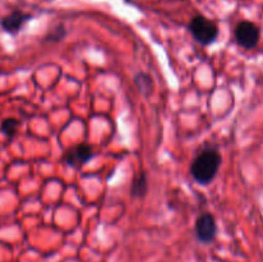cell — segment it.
<instances>
[{
  "label": "cell",
  "mask_w": 263,
  "mask_h": 262,
  "mask_svg": "<svg viewBox=\"0 0 263 262\" xmlns=\"http://www.w3.org/2000/svg\"><path fill=\"white\" fill-rule=\"evenodd\" d=\"M221 164H222V156L217 149H204L193 161L192 167H190V174L194 177L195 181L207 185L215 179Z\"/></svg>",
  "instance_id": "cell-1"
},
{
  "label": "cell",
  "mask_w": 263,
  "mask_h": 262,
  "mask_svg": "<svg viewBox=\"0 0 263 262\" xmlns=\"http://www.w3.org/2000/svg\"><path fill=\"white\" fill-rule=\"evenodd\" d=\"M187 28H189L193 38L202 45H210V44L215 43L216 39L218 38V33H220L218 26L204 15L193 17Z\"/></svg>",
  "instance_id": "cell-2"
},
{
  "label": "cell",
  "mask_w": 263,
  "mask_h": 262,
  "mask_svg": "<svg viewBox=\"0 0 263 262\" xmlns=\"http://www.w3.org/2000/svg\"><path fill=\"white\" fill-rule=\"evenodd\" d=\"M234 36H235L236 44L240 48L246 49V50H252L258 45L259 40H261V30L252 21H240L236 25Z\"/></svg>",
  "instance_id": "cell-3"
},
{
  "label": "cell",
  "mask_w": 263,
  "mask_h": 262,
  "mask_svg": "<svg viewBox=\"0 0 263 262\" xmlns=\"http://www.w3.org/2000/svg\"><path fill=\"white\" fill-rule=\"evenodd\" d=\"M217 235V223L212 213L205 212L198 217L195 222V236L203 244L212 243Z\"/></svg>",
  "instance_id": "cell-4"
},
{
  "label": "cell",
  "mask_w": 263,
  "mask_h": 262,
  "mask_svg": "<svg viewBox=\"0 0 263 262\" xmlns=\"http://www.w3.org/2000/svg\"><path fill=\"white\" fill-rule=\"evenodd\" d=\"M92 158V149L89 144H79L72 146L66 153V162L71 167H80Z\"/></svg>",
  "instance_id": "cell-5"
},
{
  "label": "cell",
  "mask_w": 263,
  "mask_h": 262,
  "mask_svg": "<svg viewBox=\"0 0 263 262\" xmlns=\"http://www.w3.org/2000/svg\"><path fill=\"white\" fill-rule=\"evenodd\" d=\"M31 20V15L27 13H23L21 10H13L10 14L5 15L2 21H0V26H2L3 30L8 33H14L20 32L21 28L23 27L27 21Z\"/></svg>",
  "instance_id": "cell-6"
},
{
  "label": "cell",
  "mask_w": 263,
  "mask_h": 262,
  "mask_svg": "<svg viewBox=\"0 0 263 262\" xmlns=\"http://www.w3.org/2000/svg\"><path fill=\"white\" fill-rule=\"evenodd\" d=\"M131 195L134 198H141L148 192V179L144 172H141L138 177H135L131 185Z\"/></svg>",
  "instance_id": "cell-7"
},
{
  "label": "cell",
  "mask_w": 263,
  "mask_h": 262,
  "mask_svg": "<svg viewBox=\"0 0 263 262\" xmlns=\"http://www.w3.org/2000/svg\"><path fill=\"white\" fill-rule=\"evenodd\" d=\"M135 85L138 86L139 91L144 95H149L153 91V81L149 74L140 72L135 76Z\"/></svg>",
  "instance_id": "cell-8"
},
{
  "label": "cell",
  "mask_w": 263,
  "mask_h": 262,
  "mask_svg": "<svg viewBox=\"0 0 263 262\" xmlns=\"http://www.w3.org/2000/svg\"><path fill=\"white\" fill-rule=\"evenodd\" d=\"M18 125H20V122H18V120H15V118H7V120L3 121L2 123V133L4 134L5 136H8V138H13V136L15 135V133H17V127Z\"/></svg>",
  "instance_id": "cell-9"
},
{
  "label": "cell",
  "mask_w": 263,
  "mask_h": 262,
  "mask_svg": "<svg viewBox=\"0 0 263 262\" xmlns=\"http://www.w3.org/2000/svg\"><path fill=\"white\" fill-rule=\"evenodd\" d=\"M66 35V30H64L63 26H59V27L54 28L48 36H46V40L49 41H59L64 38Z\"/></svg>",
  "instance_id": "cell-10"
}]
</instances>
